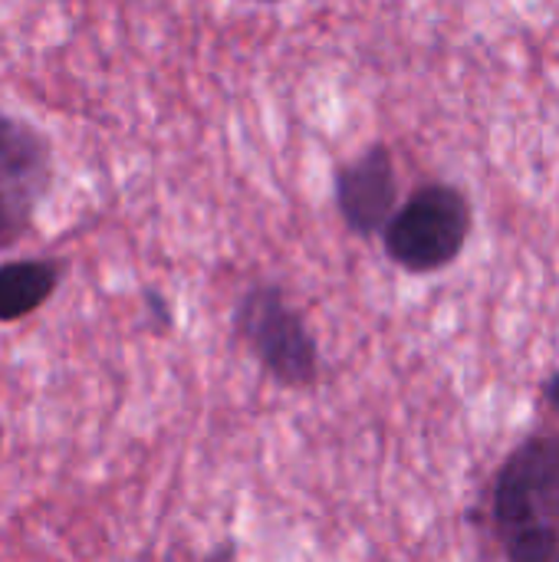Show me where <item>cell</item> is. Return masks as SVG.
I'll use <instances>...</instances> for the list:
<instances>
[{
  "label": "cell",
  "instance_id": "1",
  "mask_svg": "<svg viewBox=\"0 0 559 562\" xmlns=\"http://www.w3.org/2000/svg\"><path fill=\"white\" fill-rule=\"evenodd\" d=\"M494 533L507 562H559V431L521 441L494 481Z\"/></svg>",
  "mask_w": 559,
  "mask_h": 562
},
{
  "label": "cell",
  "instance_id": "2",
  "mask_svg": "<svg viewBox=\"0 0 559 562\" xmlns=\"http://www.w3.org/2000/svg\"><path fill=\"white\" fill-rule=\"evenodd\" d=\"M471 234L468 198L445 181L422 184L399 207L382 234L385 254L405 273H438L451 267Z\"/></svg>",
  "mask_w": 559,
  "mask_h": 562
},
{
  "label": "cell",
  "instance_id": "3",
  "mask_svg": "<svg viewBox=\"0 0 559 562\" xmlns=\"http://www.w3.org/2000/svg\"><path fill=\"white\" fill-rule=\"evenodd\" d=\"M241 342L264 372L287 389H310L320 379V349L303 316L273 283L250 286L234 313Z\"/></svg>",
  "mask_w": 559,
  "mask_h": 562
},
{
  "label": "cell",
  "instance_id": "4",
  "mask_svg": "<svg viewBox=\"0 0 559 562\" xmlns=\"http://www.w3.org/2000/svg\"><path fill=\"white\" fill-rule=\"evenodd\" d=\"M49 184L46 138L0 112V247L10 244L33 217Z\"/></svg>",
  "mask_w": 559,
  "mask_h": 562
},
{
  "label": "cell",
  "instance_id": "5",
  "mask_svg": "<svg viewBox=\"0 0 559 562\" xmlns=\"http://www.w3.org/2000/svg\"><path fill=\"white\" fill-rule=\"evenodd\" d=\"M336 207L353 234H385L399 214V178L385 145H369L359 158L336 171Z\"/></svg>",
  "mask_w": 559,
  "mask_h": 562
},
{
  "label": "cell",
  "instance_id": "6",
  "mask_svg": "<svg viewBox=\"0 0 559 562\" xmlns=\"http://www.w3.org/2000/svg\"><path fill=\"white\" fill-rule=\"evenodd\" d=\"M59 263L53 260H16L0 263V323H13L33 313L59 283Z\"/></svg>",
  "mask_w": 559,
  "mask_h": 562
},
{
  "label": "cell",
  "instance_id": "7",
  "mask_svg": "<svg viewBox=\"0 0 559 562\" xmlns=\"http://www.w3.org/2000/svg\"><path fill=\"white\" fill-rule=\"evenodd\" d=\"M544 395H547V402H550V408L559 415V369L547 379V385H544Z\"/></svg>",
  "mask_w": 559,
  "mask_h": 562
}]
</instances>
